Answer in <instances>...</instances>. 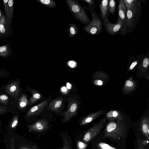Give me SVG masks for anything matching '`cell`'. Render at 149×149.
<instances>
[{"mask_svg": "<svg viewBox=\"0 0 149 149\" xmlns=\"http://www.w3.org/2000/svg\"><path fill=\"white\" fill-rule=\"evenodd\" d=\"M68 65L72 68L75 67L76 65V63L73 61H70L68 62Z\"/></svg>", "mask_w": 149, "mask_h": 149, "instance_id": "d590c367", "label": "cell"}, {"mask_svg": "<svg viewBox=\"0 0 149 149\" xmlns=\"http://www.w3.org/2000/svg\"><path fill=\"white\" fill-rule=\"evenodd\" d=\"M13 141H10V147L11 149H15Z\"/></svg>", "mask_w": 149, "mask_h": 149, "instance_id": "ab89813d", "label": "cell"}, {"mask_svg": "<svg viewBox=\"0 0 149 149\" xmlns=\"http://www.w3.org/2000/svg\"><path fill=\"white\" fill-rule=\"evenodd\" d=\"M63 102L62 98L56 99L49 103L48 109L52 111L56 112L61 108Z\"/></svg>", "mask_w": 149, "mask_h": 149, "instance_id": "44dd1931", "label": "cell"}, {"mask_svg": "<svg viewBox=\"0 0 149 149\" xmlns=\"http://www.w3.org/2000/svg\"><path fill=\"white\" fill-rule=\"evenodd\" d=\"M148 143V141L147 139L144 140L142 141V143L143 145H146Z\"/></svg>", "mask_w": 149, "mask_h": 149, "instance_id": "74e56055", "label": "cell"}, {"mask_svg": "<svg viewBox=\"0 0 149 149\" xmlns=\"http://www.w3.org/2000/svg\"><path fill=\"white\" fill-rule=\"evenodd\" d=\"M48 126V123L44 119H40L35 122L33 124L28 126L30 130L38 132H42L47 130Z\"/></svg>", "mask_w": 149, "mask_h": 149, "instance_id": "8fae6325", "label": "cell"}, {"mask_svg": "<svg viewBox=\"0 0 149 149\" xmlns=\"http://www.w3.org/2000/svg\"><path fill=\"white\" fill-rule=\"evenodd\" d=\"M66 3L70 13L75 18L85 26L89 24L91 20L77 0H66Z\"/></svg>", "mask_w": 149, "mask_h": 149, "instance_id": "3957f363", "label": "cell"}, {"mask_svg": "<svg viewBox=\"0 0 149 149\" xmlns=\"http://www.w3.org/2000/svg\"><path fill=\"white\" fill-rule=\"evenodd\" d=\"M77 149H86L88 144L79 140L77 142Z\"/></svg>", "mask_w": 149, "mask_h": 149, "instance_id": "836d02e7", "label": "cell"}, {"mask_svg": "<svg viewBox=\"0 0 149 149\" xmlns=\"http://www.w3.org/2000/svg\"><path fill=\"white\" fill-rule=\"evenodd\" d=\"M61 91L63 92H66L67 91V89L65 87H63L61 88Z\"/></svg>", "mask_w": 149, "mask_h": 149, "instance_id": "60d3db41", "label": "cell"}, {"mask_svg": "<svg viewBox=\"0 0 149 149\" xmlns=\"http://www.w3.org/2000/svg\"><path fill=\"white\" fill-rule=\"evenodd\" d=\"M5 88L7 93L17 100L20 91L18 81H15L10 82L5 86Z\"/></svg>", "mask_w": 149, "mask_h": 149, "instance_id": "9c48e42d", "label": "cell"}, {"mask_svg": "<svg viewBox=\"0 0 149 149\" xmlns=\"http://www.w3.org/2000/svg\"><path fill=\"white\" fill-rule=\"evenodd\" d=\"M13 33L12 26L2 11L0 18V40L11 36Z\"/></svg>", "mask_w": 149, "mask_h": 149, "instance_id": "8992f818", "label": "cell"}, {"mask_svg": "<svg viewBox=\"0 0 149 149\" xmlns=\"http://www.w3.org/2000/svg\"><path fill=\"white\" fill-rule=\"evenodd\" d=\"M8 98L7 96L5 95H0V102L3 104L7 105L8 102Z\"/></svg>", "mask_w": 149, "mask_h": 149, "instance_id": "d6a6232c", "label": "cell"}, {"mask_svg": "<svg viewBox=\"0 0 149 149\" xmlns=\"http://www.w3.org/2000/svg\"><path fill=\"white\" fill-rule=\"evenodd\" d=\"M6 109L5 107L0 106V115L7 112V110Z\"/></svg>", "mask_w": 149, "mask_h": 149, "instance_id": "e575fe53", "label": "cell"}, {"mask_svg": "<svg viewBox=\"0 0 149 149\" xmlns=\"http://www.w3.org/2000/svg\"><path fill=\"white\" fill-rule=\"evenodd\" d=\"M63 146L61 149H72L71 144L65 137L63 138Z\"/></svg>", "mask_w": 149, "mask_h": 149, "instance_id": "1f68e13d", "label": "cell"}, {"mask_svg": "<svg viewBox=\"0 0 149 149\" xmlns=\"http://www.w3.org/2000/svg\"><path fill=\"white\" fill-rule=\"evenodd\" d=\"M13 49L9 42L0 46V57L7 58L12 54Z\"/></svg>", "mask_w": 149, "mask_h": 149, "instance_id": "2e32d148", "label": "cell"}, {"mask_svg": "<svg viewBox=\"0 0 149 149\" xmlns=\"http://www.w3.org/2000/svg\"><path fill=\"white\" fill-rule=\"evenodd\" d=\"M28 101L26 95L23 94L20 97L18 102V107L21 109L25 108L27 106Z\"/></svg>", "mask_w": 149, "mask_h": 149, "instance_id": "4316f807", "label": "cell"}, {"mask_svg": "<svg viewBox=\"0 0 149 149\" xmlns=\"http://www.w3.org/2000/svg\"><path fill=\"white\" fill-rule=\"evenodd\" d=\"M84 8L89 11L92 19L89 24L84 27L83 30L90 35L96 36L100 34L103 31L101 18L94 9L87 7Z\"/></svg>", "mask_w": 149, "mask_h": 149, "instance_id": "277c9868", "label": "cell"}, {"mask_svg": "<svg viewBox=\"0 0 149 149\" xmlns=\"http://www.w3.org/2000/svg\"><path fill=\"white\" fill-rule=\"evenodd\" d=\"M141 129L143 134L147 140L149 139V118L148 116H145L141 122Z\"/></svg>", "mask_w": 149, "mask_h": 149, "instance_id": "d6986e66", "label": "cell"}, {"mask_svg": "<svg viewBox=\"0 0 149 149\" xmlns=\"http://www.w3.org/2000/svg\"><path fill=\"white\" fill-rule=\"evenodd\" d=\"M116 1L115 0H109L108 3V11L111 15L114 14L116 6Z\"/></svg>", "mask_w": 149, "mask_h": 149, "instance_id": "83f0119b", "label": "cell"}, {"mask_svg": "<svg viewBox=\"0 0 149 149\" xmlns=\"http://www.w3.org/2000/svg\"><path fill=\"white\" fill-rule=\"evenodd\" d=\"M0 74H1V73H0Z\"/></svg>", "mask_w": 149, "mask_h": 149, "instance_id": "ee69618b", "label": "cell"}, {"mask_svg": "<svg viewBox=\"0 0 149 149\" xmlns=\"http://www.w3.org/2000/svg\"><path fill=\"white\" fill-rule=\"evenodd\" d=\"M104 130V137L117 140L125 136L126 125L124 118L121 119H109Z\"/></svg>", "mask_w": 149, "mask_h": 149, "instance_id": "7a4b0ae2", "label": "cell"}, {"mask_svg": "<svg viewBox=\"0 0 149 149\" xmlns=\"http://www.w3.org/2000/svg\"><path fill=\"white\" fill-rule=\"evenodd\" d=\"M126 8L123 0H119L118 7V17L117 19L120 20L125 23L126 14Z\"/></svg>", "mask_w": 149, "mask_h": 149, "instance_id": "e0dca14e", "label": "cell"}, {"mask_svg": "<svg viewBox=\"0 0 149 149\" xmlns=\"http://www.w3.org/2000/svg\"><path fill=\"white\" fill-rule=\"evenodd\" d=\"M126 10V19L120 33L122 36L131 33L137 27L142 14L141 3Z\"/></svg>", "mask_w": 149, "mask_h": 149, "instance_id": "6da1fadb", "label": "cell"}, {"mask_svg": "<svg viewBox=\"0 0 149 149\" xmlns=\"http://www.w3.org/2000/svg\"><path fill=\"white\" fill-rule=\"evenodd\" d=\"M2 1L4 14L8 19L10 24L12 25L14 14V1L13 0H3Z\"/></svg>", "mask_w": 149, "mask_h": 149, "instance_id": "30bf717a", "label": "cell"}, {"mask_svg": "<svg viewBox=\"0 0 149 149\" xmlns=\"http://www.w3.org/2000/svg\"><path fill=\"white\" fill-rule=\"evenodd\" d=\"M19 149H33L32 148L27 146H21Z\"/></svg>", "mask_w": 149, "mask_h": 149, "instance_id": "8d00e7d4", "label": "cell"}, {"mask_svg": "<svg viewBox=\"0 0 149 149\" xmlns=\"http://www.w3.org/2000/svg\"><path fill=\"white\" fill-rule=\"evenodd\" d=\"M108 16L103 21L104 28L107 33L112 36L120 34L124 23L117 19V22L113 24L109 21Z\"/></svg>", "mask_w": 149, "mask_h": 149, "instance_id": "52a82bcc", "label": "cell"}, {"mask_svg": "<svg viewBox=\"0 0 149 149\" xmlns=\"http://www.w3.org/2000/svg\"><path fill=\"white\" fill-rule=\"evenodd\" d=\"M47 101L46 100L33 107L27 112V116L31 117L38 115L41 113L47 105Z\"/></svg>", "mask_w": 149, "mask_h": 149, "instance_id": "5bb4252c", "label": "cell"}, {"mask_svg": "<svg viewBox=\"0 0 149 149\" xmlns=\"http://www.w3.org/2000/svg\"><path fill=\"white\" fill-rule=\"evenodd\" d=\"M2 11L1 10V9H0V18L1 14V13H2Z\"/></svg>", "mask_w": 149, "mask_h": 149, "instance_id": "b9f144b4", "label": "cell"}, {"mask_svg": "<svg viewBox=\"0 0 149 149\" xmlns=\"http://www.w3.org/2000/svg\"><path fill=\"white\" fill-rule=\"evenodd\" d=\"M81 1L86 2L88 5V7L92 8L95 10L96 7V3L94 0H81Z\"/></svg>", "mask_w": 149, "mask_h": 149, "instance_id": "4dcf8cb0", "label": "cell"}, {"mask_svg": "<svg viewBox=\"0 0 149 149\" xmlns=\"http://www.w3.org/2000/svg\"><path fill=\"white\" fill-rule=\"evenodd\" d=\"M139 149H143V148H139Z\"/></svg>", "mask_w": 149, "mask_h": 149, "instance_id": "7bdbcfd3", "label": "cell"}, {"mask_svg": "<svg viewBox=\"0 0 149 149\" xmlns=\"http://www.w3.org/2000/svg\"><path fill=\"white\" fill-rule=\"evenodd\" d=\"M79 29L74 23H69L68 28V34L69 38H72L78 33Z\"/></svg>", "mask_w": 149, "mask_h": 149, "instance_id": "cb8c5ba5", "label": "cell"}, {"mask_svg": "<svg viewBox=\"0 0 149 149\" xmlns=\"http://www.w3.org/2000/svg\"><path fill=\"white\" fill-rule=\"evenodd\" d=\"M98 146L100 149H117L108 144L103 142H100L98 144Z\"/></svg>", "mask_w": 149, "mask_h": 149, "instance_id": "f546056e", "label": "cell"}, {"mask_svg": "<svg viewBox=\"0 0 149 149\" xmlns=\"http://www.w3.org/2000/svg\"><path fill=\"white\" fill-rule=\"evenodd\" d=\"M145 54L144 53L139 54L135 56L130 55L129 57L128 65V71H130L139 67Z\"/></svg>", "mask_w": 149, "mask_h": 149, "instance_id": "7c38bea8", "label": "cell"}, {"mask_svg": "<svg viewBox=\"0 0 149 149\" xmlns=\"http://www.w3.org/2000/svg\"><path fill=\"white\" fill-rule=\"evenodd\" d=\"M109 0H102L99 5L101 19L104 20L108 15V3Z\"/></svg>", "mask_w": 149, "mask_h": 149, "instance_id": "ffe728a7", "label": "cell"}, {"mask_svg": "<svg viewBox=\"0 0 149 149\" xmlns=\"http://www.w3.org/2000/svg\"><path fill=\"white\" fill-rule=\"evenodd\" d=\"M136 83L134 80L129 79L125 82L123 90L125 93H128L132 92L136 87Z\"/></svg>", "mask_w": 149, "mask_h": 149, "instance_id": "7402d4cb", "label": "cell"}, {"mask_svg": "<svg viewBox=\"0 0 149 149\" xmlns=\"http://www.w3.org/2000/svg\"><path fill=\"white\" fill-rule=\"evenodd\" d=\"M149 65V51L145 55L139 67L137 68L138 72H141V74L146 72Z\"/></svg>", "mask_w": 149, "mask_h": 149, "instance_id": "ac0fdd59", "label": "cell"}, {"mask_svg": "<svg viewBox=\"0 0 149 149\" xmlns=\"http://www.w3.org/2000/svg\"><path fill=\"white\" fill-rule=\"evenodd\" d=\"M121 111L118 110H112L108 112L105 117L107 119H113L115 120L121 119L124 118Z\"/></svg>", "mask_w": 149, "mask_h": 149, "instance_id": "603a6c76", "label": "cell"}, {"mask_svg": "<svg viewBox=\"0 0 149 149\" xmlns=\"http://www.w3.org/2000/svg\"><path fill=\"white\" fill-rule=\"evenodd\" d=\"M106 111H107L106 110H101L92 113L83 118L80 123V125H83L89 123Z\"/></svg>", "mask_w": 149, "mask_h": 149, "instance_id": "9a60e30c", "label": "cell"}, {"mask_svg": "<svg viewBox=\"0 0 149 149\" xmlns=\"http://www.w3.org/2000/svg\"><path fill=\"white\" fill-rule=\"evenodd\" d=\"M66 86L67 88L69 89H70L72 88V85L69 83H67Z\"/></svg>", "mask_w": 149, "mask_h": 149, "instance_id": "f35d334b", "label": "cell"}, {"mask_svg": "<svg viewBox=\"0 0 149 149\" xmlns=\"http://www.w3.org/2000/svg\"><path fill=\"white\" fill-rule=\"evenodd\" d=\"M39 3L47 7L53 8L57 6V4L54 0H36Z\"/></svg>", "mask_w": 149, "mask_h": 149, "instance_id": "484cf974", "label": "cell"}, {"mask_svg": "<svg viewBox=\"0 0 149 149\" xmlns=\"http://www.w3.org/2000/svg\"><path fill=\"white\" fill-rule=\"evenodd\" d=\"M93 78V83L98 86H102L107 83L109 76L107 74L101 71L95 72Z\"/></svg>", "mask_w": 149, "mask_h": 149, "instance_id": "4fadbf2b", "label": "cell"}, {"mask_svg": "<svg viewBox=\"0 0 149 149\" xmlns=\"http://www.w3.org/2000/svg\"><path fill=\"white\" fill-rule=\"evenodd\" d=\"M79 103L74 98L70 97L68 100L67 109L63 113V120L65 122L69 121L72 117L76 116L79 108Z\"/></svg>", "mask_w": 149, "mask_h": 149, "instance_id": "ba28073f", "label": "cell"}, {"mask_svg": "<svg viewBox=\"0 0 149 149\" xmlns=\"http://www.w3.org/2000/svg\"><path fill=\"white\" fill-rule=\"evenodd\" d=\"M31 92L32 94V95L29 101V105L33 104L40 100L42 97L40 94L36 91L32 90Z\"/></svg>", "mask_w": 149, "mask_h": 149, "instance_id": "d4e9b609", "label": "cell"}, {"mask_svg": "<svg viewBox=\"0 0 149 149\" xmlns=\"http://www.w3.org/2000/svg\"><path fill=\"white\" fill-rule=\"evenodd\" d=\"M18 115L16 116L13 117L10 124V126L11 128L13 129L16 127L18 123Z\"/></svg>", "mask_w": 149, "mask_h": 149, "instance_id": "f1b7e54d", "label": "cell"}, {"mask_svg": "<svg viewBox=\"0 0 149 149\" xmlns=\"http://www.w3.org/2000/svg\"><path fill=\"white\" fill-rule=\"evenodd\" d=\"M107 120L104 116L98 122L89 128L84 134L82 139L83 141L85 142H89L97 136L105 125Z\"/></svg>", "mask_w": 149, "mask_h": 149, "instance_id": "5b68a950", "label": "cell"}]
</instances>
